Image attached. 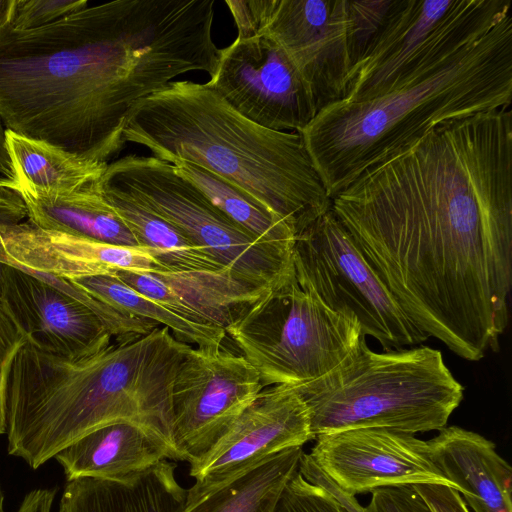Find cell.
<instances>
[{
    "label": "cell",
    "mask_w": 512,
    "mask_h": 512,
    "mask_svg": "<svg viewBox=\"0 0 512 512\" xmlns=\"http://www.w3.org/2000/svg\"><path fill=\"white\" fill-rule=\"evenodd\" d=\"M332 211L411 321L457 356L499 349L512 288V111L442 123Z\"/></svg>",
    "instance_id": "cell-1"
},
{
    "label": "cell",
    "mask_w": 512,
    "mask_h": 512,
    "mask_svg": "<svg viewBox=\"0 0 512 512\" xmlns=\"http://www.w3.org/2000/svg\"><path fill=\"white\" fill-rule=\"evenodd\" d=\"M210 0H115L46 26L0 28V122L84 159L125 147L135 106L191 71L215 74Z\"/></svg>",
    "instance_id": "cell-2"
},
{
    "label": "cell",
    "mask_w": 512,
    "mask_h": 512,
    "mask_svg": "<svg viewBox=\"0 0 512 512\" xmlns=\"http://www.w3.org/2000/svg\"><path fill=\"white\" fill-rule=\"evenodd\" d=\"M180 360L164 328L81 359L46 353L27 342L8 380V453L37 469L82 436L119 421L170 443Z\"/></svg>",
    "instance_id": "cell-3"
},
{
    "label": "cell",
    "mask_w": 512,
    "mask_h": 512,
    "mask_svg": "<svg viewBox=\"0 0 512 512\" xmlns=\"http://www.w3.org/2000/svg\"><path fill=\"white\" fill-rule=\"evenodd\" d=\"M511 99L512 14L392 91L327 105L300 134L332 199L434 127L510 107Z\"/></svg>",
    "instance_id": "cell-4"
},
{
    "label": "cell",
    "mask_w": 512,
    "mask_h": 512,
    "mask_svg": "<svg viewBox=\"0 0 512 512\" xmlns=\"http://www.w3.org/2000/svg\"><path fill=\"white\" fill-rule=\"evenodd\" d=\"M123 137L172 165L200 167L247 192L298 234L331 209L298 132L264 128L207 83L173 81L139 102Z\"/></svg>",
    "instance_id": "cell-5"
},
{
    "label": "cell",
    "mask_w": 512,
    "mask_h": 512,
    "mask_svg": "<svg viewBox=\"0 0 512 512\" xmlns=\"http://www.w3.org/2000/svg\"><path fill=\"white\" fill-rule=\"evenodd\" d=\"M365 337L330 372L292 386L308 410L315 438L358 428L414 435L444 428L464 387L441 351L417 345L378 353Z\"/></svg>",
    "instance_id": "cell-6"
},
{
    "label": "cell",
    "mask_w": 512,
    "mask_h": 512,
    "mask_svg": "<svg viewBox=\"0 0 512 512\" xmlns=\"http://www.w3.org/2000/svg\"><path fill=\"white\" fill-rule=\"evenodd\" d=\"M100 186L152 210L245 283L273 289L294 273L293 247L257 238L166 161L126 155L107 165Z\"/></svg>",
    "instance_id": "cell-7"
},
{
    "label": "cell",
    "mask_w": 512,
    "mask_h": 512,
    "mask_svg": "<svg viewBox=\"0 0 512 512\" xmlns=\"http://www.w3.org/2000/svg\"><path fill=\"white\" fill-rule=\"evenodd\" d=\"M265 387L313 381L337 367L365 336L358 321L303 289L295 273L225 329Z\"/></svg>",
    "instance_id": "cell-8"
},
{
    "label": "cell",
    "mask_w": 512,
    "mask_h": 512,
    "mask_svg": "<svg viewBox=\"0 0 512 512\" xmlns=\"http://www.w3.org/2000/svg\"><path fill=\"white\" fill-rule=\"evenodd\" d=\"M511 7L510 0H392L342 101L361 102L392 91L484 36L511 14Z\"/></svg>",
    "instance_id": "cell-9"
},
{
    "label": "cell",
    "mask_w": 512,
    "mask_h": 512,
    "mask_svg": "<svg viewBox=\"0 0 512 512\" xmlns=\"http://www.w3.org/2000/svg\"><path fill=\"white\" fill-rule=\"evenodd\" d=\"M292 258L299 285L333 311L354 317L363 334L385 351L429 338L370 267L332 208L295 235Z\"/></svg>",
    "instance_id": "cell-10"
},
{
    "label": "cell",
    "mask_w": 512,
    "mask_h": 512,
    "mask_svg": "<svg viewBox=\"0 0 512 512\" xmlns=\"http://www.w3.org/2000/svg\"><path fill=\"white\" fill-rule=\"evenodd\" d=\"M392 0H273L263 34L299 70L317 112L344 99Z\"/></svg>",
    "instance_id": "cell-11"
},
{
    "label": "cell",
    "mask_w": 512,
    "mask_h": 512,
    "mask_svg": "<svg viewBox=\"0 0 512 512\" xmlns=\"http://www.w3.org/2000/svg\"><path fill=\"white\" fill-rule=\"evenodd\" d=\"M264 389L257 370L222 347H191L172 387L175 460H202Z\"/></svg>",
    "instance_id": "cell-12"
},
{
    "label": "cell",
    "mask_w": 512,
    "mask_h": 512,
    "mask_svg": "<svg viewBox=\"0 0 512 512\" xmlns=\"http://www.w3.org/2000/svg\"><path fill=\"white\" fill-rule=\"evenodd\" d=\"M207 84L240 115L267 129L300 133L318 113L299 70L267 34L236 38L221 49Z\"/></svg>",
    "instance_id": "cell-13"
},
{
    "label": "cell",
    "mask_w": 512,
    "mask_h": 512,
    "mask_svg": "<svg viewBox=\"0 0 512 512\" xmlns=\"http://www.w3.org/2000/svg\"><path fill=\"white\" fill-rule=\"evenodd\" d=\"M310 458L341 491L355 496L387 486L443 484L456 489L434 464L428 441L386 428L318 435Z\"/></svg>",
    "instance_id": "cell-14"
},
{
    "label": "cell",
    "mask_w": 512,
    "mask_h": 512,
    "mask_svg": "<svg viewBox=\"0 0 512 512\" xmlns=\"http://www.w3.org/2000/svg\"><path fill=\"white\" fill-rule=\"evenodd\" d=\"M315 439L308 410L290 385L264 388L215 447L190 466L191 504L265 458Z\"/></svg>",
    "instance_id": "cell-15"
},
{
    "label": "cell",
    "mask_w": 512,
    "mask_h": 512,
    "mask_svg": "<svg viewBox=\"0 0 512 512\" xmlns=\"http://www.w3.org/2000/svg\"><path fill=\"white\" fill-rule=\"evenodd\" d=\"M0 296L28 343L43 352L81 359L113 343L109 329L94 311L38 273L6 265Z\"/></svg>",
    "instance_id": "cell-16"
},
{
    "label": "cell",
    "mask_w": 512,
    "mask_h": 512,
    "mask_svg": "<svg viewBox=\"0 0 512 512\" xmlns=\"http://www.w3.org/2000/svg\"><path fill=\"white\" fill-rule=\"evenodd\" d=\"M1 244L6 265L66 280L118 270L167 271L147 249L43 229L29 221L7 226Z\"/></svg>",
    "instance_id": "cell-17"
},
{
    "label": "cell",
    "mask_w": 512,
    "mask_h": 512,
    "mask_svg": "<svg viewBox=\"0 0 512 512\" xmlns=\"http://www.w3.org/2000/svg\"><path fill=\"white\" fill-rule=\"evenodd\" d=\"M114 273L128 286L177 315L224 330L271 290L245 283L230 271Z\"/></svg>",
    "instance_id": "cell-18"
},
{
    "label": "cell",
    "mask_w": 512,
    "mask_h": 512,
    "mask_svg": "<svg viewBox=\"0 0 512 512\" xmlns=\"http://www.w3.org/2000/svg\"><path fill=\"white\" fill-rule=\"evenodd\" d=\"M431 457L474 512H512V470L493 442L459 426L428 440Z\"/></svg>",
    "instance_id": "cell-19"
},
{
    "label": "cell",
    "mask_w": 512,
    "mask_h": 512,
    "mask_svg": "<svg viewBox=\"0 0 512 512\" xmlns=\"http://www.w3.org/2000/svg\"><path fill=\"white\" fill-rule=\"evenodd\" d=\"M54 458L67 481L96 477L122 480L164 459H174L163 440L141 426L119 421L97 428L58 452Z\"/></svg>",
    "instance_id": "cell-20"
},
{
    "label": "cell",
    "mask_w": 512,
    "mask_h": 512,
    "mask_svg": "<svg viewBox=\"0 0 512 512\" xmlns=\"http://www.w3.org/2000/svg\"><path fill=\"white\" fill-rule=\"evenodd\" d=\"M166 459L132 477H82L67 481L58 512H181L187 490Z\"/></svg>",
    "instance_id": "cell-21"
},
{
    "label": "cell",
    "mask_w": 512,
    "mask_h": 512,
    "mask_svg": "<svg viewBox=\"0 0 512 512\" xmlns=\"http://www.w3.org/2000/svg\"><path fill=\"white\" fill-rule=\"evenodd\" d=\"M0 186L16 191L30 223L118 246L140 247L138 241L103 196L99 183L87 190L54 194L0 178ZM141 248V247H140Z\"/></svg>",
    "instance_id": "cell-22"
},
{
    "label": "cell",
    "mask_w": 512,
    "mask_h": 512,
    "mask_svg": "<svg viewBox=\"0 0 512 512\" xmlns=\"http://www.w3.org/2000/svg\"><path fill=\"white\" fill-rule=\"evenodd\" d=\"M5 146L12 168L11 180L54 194H69L96 186L108 165L6 129Z\"/></svg>",
    "instance_id": "cell-23"
},
{
    "label": "cell",
    "mask_w": 512,
    "mask_h": 512,
    "mask_svg": "<svg viewBox=\"0 0 512 512\" xmlns=\"http://www.w3.org/2000/svg\"><path fill=\"white\" fill-rule=\"evenodd\" d=\"M101 192L139 243L167 271H229L205 250L152 210L123 192Z\"/></svg>",
    "instance_id": "cell-24"
},
{
    "label": "cell",
    "mask_w": 512,
    "mask_h": 512,
    "mask_svg": "<svg viewBox=\"0 0 512 512\" xmlns=\"http://www.w3.org/2000/svg\"><path fill=\"white\" fill-rule=\"evenodd\" d=\"M303 453L302 447H292L271 455L181 512H274Z\"/></svg>",
    "instance_id": "cell-25"
},
{
    "label": "cell",
    "mask_w": 512,
    "mask_h": 512,
    "mask_svg": "<svg viewBox=\"0 0 512 512\" xmlns=\"http://www.w3.org/2000/svg\"><path fill=\"white\" fill-rule=\"evenodd\" d=\"M97 300L132 316L167 327L179 341L196 348L222 345L224 329L189 321L124 283L115 273L69 280Z\"/></svg>",
    "instance_id": "cell-26"
},
{
    "label": "cell",
    "mask_w": 512,
    "mask_h": 512,
    "mask_svg": "<svg viewBox=\"0 0 512 512\" xmlns=\"http://www.w3.org/2000/svg\"><path fill=\"white\" fill-rule=\"evenodd\" d=\"M176 171L194 183L233 221L262 241L293 247L295 234L280 217L239 187L190 163L174 164Z\"/></svg>",
    "instance_id": "cell-27"
},
{
    "label": "cell",
    "mask_w": 512,
    "mask_h": 512,
    "mask_svg": "<svg viewBox=\"0 0 512 512\" xmlns=\"http://www.w3.org/2000/svg\"><path fill=\"white\" fill-rule=\"evenodd\" d=\"M274 512H363L355 496L341 491L303 453L297 473L284 487Z\"/></svg>",
    "instance_id": "cell-28"
},
{
    "label": "cell",
    "mask_w": 512,
    "mask_h": 512,
    "mask_svg": "<svg viewBox=\"0 0 512 512\" xmlns=\"http://www.w3.org/2000/svg\"><path fill=\"white\" fill-rule=\"evenodd\" d=\"M27 342L25 332L0 296V435L6 432L9 375L16 355Z\"/></svg>",
    "instance_id": "cell-29"
},
{
    "label": "cell",
    "mask_w": 512,
    "mask_h": 512,
    "mask_svg": "<svg viewBox=\"0 0 512 512\" xmlns=\"http://www.w3.org/2000/svg\"><path fill=\"white\" fill-rule=\"evenodd\" d=\"M87 6V0H15L9 24L19 30L34 29Z\"/></svg>",
    "instance_id": "cell-30"
},
{
    "label": "cell",
    "mask_w": 512,
    "mask_h": 512,
    "mask_svg": "<svg viewBox=\"0 0 512 512\" xmlns=\"http://www.w3.org/2000/svg\"><path fill=\"white\" fill-rule=\"evenodd\" d=\"M363 512H433L414 485L387 486L371 492Z\"/></svg>",
    "instance_id": "cell-31"
},
{
    "label": "cell",
    "mask_w": 512,
    "mask_h": 512,
    "mask_svg": "<svg viewBox=\"0 0 512 512\" xmlns=\"http://www.w3.org/2000/svg\"><path fill=\"white\" fill-rule=\"evenodd\" d=\"M238 29L237 38L263 34L273 0H226Z\"/></svg>",
    "instance_id": "cell-32"
},
{
    "label": "cell",
    "mask_w": 512,
    "mask_h": 512,
    "mask_svg": "<svg viewBox=\"0 0 512 512\" xmlns=\"http://www.w3.org/2000/svg\"><path fill=\"white\" fill-rule=\"evenodd\" d=\"M433 512H471L459 492L443 484H415Z\"/></svg>",
    "instance_id": "cell-33"
},
{
    "label": "cell",
    "mask_w": 512,
    "mask_h": 512,
    "mask_svg": "<svg viewBox=\"0 0 512 512\" xmlns=\"http://www.w3.org/2000/svg\"><path fill=\"white\" fill-rule=\"evenodd\" d=\"M27 217V209L21 196L14 190L0 186V288L4 268L1 236L3 230L12 224L23 222Z\"/></svg>",
    "instance_id": "cell-34"
},
{
    "label": "cell",
    "mask_w": 512,
    "mask_h": 512,
    "mask_svg": "<svg viewBox=\"0 0 512 512\" xmlns=\"http://www.w3.org/2000/svg\"><path fill=\"white\" fill-rule=\"evenodd\" d=\"M57 487L37 488L27 493L16 512H50Z\"/></svg>",
    "instance_id": "cell-35"
},
{
    "label": "cell",
    "mask_w": 512,
    "mask_h": 512,
    "mask_svg": "<svg viewBox=\"0 0 512 512\" xmlns=\"http://www.w3.org/2000/svg\"><path fill=\"white\" fill-rule=\"evenodd\" d=\"M0 174L3 178L12 179V168L5 146V129L0 122Z\"/></svg>",
    "instance_id": "cell-36"
},
{
    "label": "cell",
    "mask_w": 512,
    "mask_h": 512,
    "mask_svg": "<svg viewBox=\"0 0 512 512\" xmlns=\"http://www.w3.org/2000/svg\"><path fill=\"white\" fill-rule=\"evenodd\" d=\"M15 0H0V28L10 23Z\"/></svg>",
    "instance_id": "cell-37"
},
{
    "label": "cell",
    "mask_w": 512,
    "mask_h": 512,
    "mask_svg": "<svg viewBox=\"0 0 512 512\" xmlns=\"http://www.w3.org/2000/svg\"><path fill=\"white\" fill-rule=\"evenodd\" d=\"M3 505H4V496H3V492H2V489L0 486V512H4Z\"/></svg>",
    "instance_id": "cell-38"
}]
</instances>
